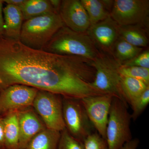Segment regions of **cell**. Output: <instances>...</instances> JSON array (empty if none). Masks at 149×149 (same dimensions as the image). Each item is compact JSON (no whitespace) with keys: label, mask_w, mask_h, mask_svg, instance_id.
I'll return each mask as SVG.
<instances>
[{"label":"cell","mask_w":149,"mask_h":149,"mask_svg":"<svg viewBox=\"0 0 149 149\" xmlns=\"http://www.w3.org/2000/svg\"><path fill=\"white\" fill-rule=\"evenodd\" d=\"M95 72L87 59L32 49L4 36L0 38V90L19 84L82 99L103 95L92 85Z\"/></svg>","instance_id":"obj_1"},{"label":"cell","mask_w":149,"mask_h":149,"mask_svg":"<svg viewBox=\"0 0 149 149\" xmlns=\"http://www.w3.org/2000/svg\"><path fill=\"white\" fill-rule=\"evenodd\" d=\"M43 50L62 55L80 57L91 61L102 53L87 32H76L64 25L55 34Z\"/></svg>","instance_id":"obj_2"},{"label":"cell","mask_w":149,"mask_h":149,"mask_svg":"<svg viewBox=\"0 0 149 149\" xmlns=\"http://www.w3.org/2000/svg\"><path fill=\"white\" fill-rule=\"evenodd\" d=\"M64 25L58 13L49 14L28 19L22 24L19 41L29 47L43 50Z\"/></svg>","instance_id":"obj_3"},{"label":"cell","mask_w":149,"mask_h":149,"mask_svg":"<svg viewBox=\"0 0 149 149\" xmlns=\"http://www.w3.org/2000/svg\"><path fill=\"white\" fill-rule=\"evenodd\" d=\"M92 65L95 70V76L92 85L105 94L112 95L128 105L123 97L121 83L122 76L119 72L120 64L112 56L101 53Z\"/></svg>","instance_id":"obj_4"},{"label":"cell","mask_w":149,"mask_h":149,"mask_svg":"<svg viewBox=\"0 0 149 149\" xmlns=\"http://www.w3.org/2000/svg\"><path fill=\"white\" fill-rule=\"evenodd\" d=\"M131 114L128 105L119 99L113 98L107 124L106 140L109 149H121L131 141Z\"/></svg>","instance_id":"obj_5"},{"label":"cell","mask_w":149,"mask_h":149,"mask_svg":"<svg viewBox=\"0 0 149 149\" xmlns=\"http://www.w3.org/2000/svg\"><path fill=\"white\" fill-rule=\"evenodd\" d=\"M63 114L65 128L72 137L84 143L95 130L81 99L62 97Z\"/></svg>","instance_id":"obj_6"},{"label":"cell","mask_w":149,"mask_h":149,"mask_svg":"<svg viewBox=\"0 0 149 149\" xmlns=\"http://www.w3.org/2000/svg\"><path fill=\"white\" fill-rule=\"evenodd\" d=\"M46 128L61 132L65 129L63 114L62 97L38 90L32 105Z\"/></svg>","instance_id":"obj_7"},{"label":"cell","mask_w":149,"mask_h":149,"mask_svg":"<svg viewBox=\"0 0 149 149\" xmlns=\"http://www.w3.org/2000/svg\"><path fill=\"white\" fill-rule=\"evenodd\" d=\"M148 0H115L110 17L119 26L148 27Z\"/></svg>","instance_id":"obj_8"},{"label":"cell","mask_w":149,"mask_h":149,"mask_svg":"<svg viewBox=\"0 0 149 149\" xmlns=\"http://www.w3.org/2000/svg\"><path fill=\"white\" fill-rule=\"evenodd\" d=\"M38 90L15 84L0 90V114L32 107Z\"/></svg>","instance_id":"obj_9"},{"label":"cell","mask_w":149,"mask_h":149,"mask_svg":"<svg viewBox=\"0 0 149 149\" xmlns=\"http://www.w3.org/2000/svg\"><path fill=\"white\" fill-rule=\"evenodd\" d=\"M113 97L112 95L105 94L89 96L81 99L88 117L96 132L105 139L107 124Z\"/></svg>","instance_id":"obj_10"},{"label":"cell","mask_w":149,"mask_h":149,"mask_svg":"<svg viewBox=\"0 0 149 149\" xmlns=\"http://www.w3.org/2000/svg\"><path fill=\"white\" fill-rule=\"evenodd\" d=\"M120 26L110 16L91 24L87 34L102 53L112 56L115 45L120 38Z\"/></svg>","instance_id":"obj_11"},{"label":"cell","mask_w":149,"mask_h":149,"mask_svg":"<svg viewBox=\"0 0 149 149\" xmlns=\"http://www.w3.org/2000/svg\"><path fill=\"white\" fill-rule=\"evenodd\" d=\"M64 26L73 31L85 32L91 26L87 12L80 0H63L59 11Z\"/></svg>","instance_id":"obj_12"},{"label":"cell","mask_w":149,"mask_h":149,"mask_svg":"<svg viewBox=\"0 0 149 149\" xmlns=\"http://www.w3.org/2000/svg\"><path fill=\"white\" fill-rule=\"evenodd\" d=\"M19 149H26L29 141L46 127L32 107L18 111Z\"/></svg>","instance_id":"obj_13"},{"label":"cell","mask_w":149,"mask_h":149,"mask_svg":"<svg viewBox=\"0 0 149 149\" xmlns=\"http://www.w3.org/2000/svg\"><path fill=\"white\" fill-rule=\"evenodd\" d=\"M4 37L19 40L24 18L21 10L16 6L7 4L3 8Z\"/></svg>","instance_id":"obj_14"},{"label":"cell","mask_w":149,"mask_h":149,"mask_svg":"<svg viewBox=\"0 0 149 149\" xmlns=\"http://www.w3.org/2000/svg\"><path fill=\"white\" fill-rule=\"evenodd\" d=\"M18 111H10L2 116L4 130L5 149H19Z\"/></svg>","instance_id":"obj_15"},{"label":"cell","mask_w":149,"mask_h":149,"mask_svg":"<svg viewBox=\"0 0 149 149\" xmlns=\"http://www.w3.org/2000/svg\"><path fill=\"white\" fill-rule=\"evenodd\" d=\"M148 29V27L141 25L120 26V36L132 45L143 48L149 44Z\"/></svg>","instance_id":"obj_16"},{"label":"cell","mask_w":149,"mask_h":149,"mask_svg":"<svg viewBox=\"0 0 149 149\" xmlns=\"http://www.w3.org/2000/svg\"><path fill=\"white\" fill-rule=\"evenodd\" d=\"M61 132L46 128L29 141L26 149H58Z\"/></svg>","instance_id":"obj_17"},{"label":"cell","mask_w":149,"mask_h":149,"mask_svg":"<svg viewBox=\"0 0 149 149\" xmlns=\"http://www.w3.org/2000/svg\"><path fill=\"white\" fill-rule=\"evenodd\" d=\"M20 9L24 21L45 15L58 13L49 0H26Z\"/></svg>","instance_id":"obj_18"},{"label":"cell","mask_w":149,"mask_h":149,"mask_svg":"<svg viewBox=\"0 0 149 149\" xmlns=\"http://www.w3.org/2000/svg\"><path fill=\"white\" fill-rule=\"evenodd\" d=\"M87 12L91 25L104 20L110 16L111 10L104 0H80Z\"/></svg>","instance_id":"obj_19"},{"label":"cell","mask_w":149,"mask_h":149,"mask_svg":"<svg viewBox=\"0 0 149 149\" xmlns=\"http://www.w3.org/2000/svg\"><path fill=\"white\" fill-rule=\"evenodd\" d=\"M149 87V85L141 80L122 76L121 90L123 97L128 104L141 95Z\"/></svg>","instance_id":"obj_20"},{"label":"cell","mask_w":149,"mask_h":149,"mask_svg":"<svg viewBox=\"0 0 149 149\" xmlns=\"http://www.w3.org/2000/svg\"><path fill=\"white\" fill-rule=\"evenodd\" d=\"M143 50V48L132 45L120 37L115 45L112 56L121 65L135 58Z\"/></svg>","instance_id":"obj_21"},{"label":"cell","mask_w":149,"mask_h":149,"mask_svg":"<svg viewBox=\"0 0 149 149\" xmlns=\"http://www.w3.org/2000/svg\"><path fill=\"white\" fill-rule=\"evenodd\" d=\"M119 72L122 77L135 78L149 85V69L140 67L120 65Z\"/></svg>","instance_id":"obj_22"},{"label":"cell","mask_w":149,"mask_h":149,"mask_svg":"<svg viewBox=\"0 0 149 149\" xmlns=\"http://www.w3.org/2000/svg\"><path fill=\"white\" fill-rule=\"evenodd\" d=\"M149 103V87L147 88L143 93L130 103L132 108V113L131 118L135 121L143 112Z\"/></svg>","instance_id":"obj_23"},{"label":"cell","mask_w":149,"mask_h":149,"mask_svg":"<svg viewBox=\"0 0 149 149\" xmlns=\"http://www.w3.org/2000/svg\"><path fill=\"white\" fill-rule=\"evenodd\" d=\"M58 149H84V144L74 139L65 128L61 132Z\"/></svg>","instance_id":"obj_24"},{"label":"cell","mask_w":149,"mask_h":149,"mask_svg":"<svg viewBox=\"0 0 149 149\" xmlns=\"http://www.w3.org/2000/svg\"><path fill=\"white\" fill-rule=\"evenodd\" d=\"M83 144L84 149H109L106 140L97 132L88 136Z\"/></svg>","instance_id":"obj_25"},{"label":"cell","mask_w":149,"mask_h":149,"mask_svg":"<svg viewBox=\"0 0 149 149\" xmlns=\"http://www.w3.org/2000/svg\"><path fill=\"white\" fill-rule=\"evenodd\" d=\"M127 66H135L149 69V51H143L132 59L123 63Z\"/></svg>","instance_id":"obj_26"},{"label":"cell","mask_w":149,"mask_h":149,"mask_svg":"<svg viewBox=\"0 0 149 149\" xmlns=\"http://www.w3.org/2000/svg\"><path fill=\"white\" fill-rule=\"evenodd\" d=\"M140 143V141L138 138L132 139L123 145L121 149H137Z\"/></svg>","instance_id":"obj_27"},{"label":"cell","mask_w":149,"mask_h":149,"mask_svg":"<svg viewBox=\"0 0 149 149\" xmlns=\"http://www.w3.org/2000/svg\"><path fill=\"white\" fill-rule=\"evenodd\" d=\"M0 149H5L4 130L2 116L0 114Z\"/></svg>","instance_id":"obj_28"},{"label":"cell","mask_w":149,"mask_h":149,"mask_svg":"<svg viewBox=\"0 0 149 149\" xmlns=\"http://www.w3.org/2000/svg\"><path fill=\"white\" fill-rule=\"evenodd\" d=\"M3 1L0 0V38L4 36V20L3 13Z\"/></svg>","instance_id":"obj_29"},{"label":"cell","mask_w":149,"mask_h":149,"mask_svg":"<svg viewBox=\"0 0 149 149\" xmlns=\"http://www.w3.org/2000/svg\"><path fill=\"white\" fill-rule=\"evenodd\" d=\"M26 0H5L3 2L6 3L7 4H10L16 6L19 8L24 4Z\"/></svg>","instance_id":"obj_30"},{"label":"cell","mask_w":149,"mask_h":149,"mask_svg":"<svg viewBox=\"0 0 149 149\" xmlns=\"http://www.w3.org/2000/svg\"><path fill=\"white\" fill-rule=\"evenodd\" d=\"M61 1H62L60 0H50L51 5L52 6L54 9L58 13L61 5Z\"/></svg>","instance_id":"obj_31"},{"label":"cell","mask_w":149,"mask_h":149,"mask_svg":"<svg viewBox=\"0 0 149 149\" xmlns=\"http://www.w3.org/2000/svg\"><path fill=\"white\" fill-rule=\"evenodd\" d=\"M2 83V81L1 79V78H0V85H1Z\"/></svg>","instance_id":"obj_32"}]
</instances>
